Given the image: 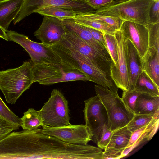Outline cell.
Segmentation results:
<instances>
[{
	"mask_svg": "<svg viewBox=\"0 0 159 159\" xmlns=\"http://www.w3.org/2000/svg\"><path fill=\"white\" fill-rule=\"evenodd\" d=\"M50 47L61 58V65L80 70L98 85L108 88L112 86L110 76L79 52L59 42Z\"/></svg>",
	"mask_w": 159,
	"mask_h": 159,
	"instance_id": "obj_1",
	"label": "cell"
},
{
	"mask_svg": "<svg viewBox=\"0 0 159 159\" xmlns=\"http://www.w3.org/2000/svg\"><path fill=\"white\" fill-rule=\"evenodd\" d=\"M154 0H113L93 12L147 26L149 24V11Z\"/></svg>",
	"mask_w": 159,
	"mask_h": 159,
	"instance_id": "obj_2",
	"label": "cell"
},
{
	"mask_svg": "<svg viewBox=\"0 0 159 159\" xmlns=\"http://www.w3.org/2000/svg\"><path fill=\"white\" fill-rule=\"evenodd\" d=\"M32 65L24 61L20 66L0 71V90L7 102L14 104L33 82Z\"/></svg>",
	"mask_w": 159,
	"mask_h": 159,
	"instance_id": "obj_3",
	"label": "cell"
},
{
	"mask_svg": "<svg viewBox=\"0 0 159 159\" xmlns=\"http://www.w3.org/2000/svg\"><path fill=\"white\" fill-rule=\"evenodd\" d=\"M94 89L106 109L111 130L126 126L134 114L125 106L122 98L108 88L99 85H95Z\"/></svg>",
	"mask_w": 159,
	"mask_h": 159,
	"instance_id": "obj_4",
	"label": "cell"
},
{
	"mask_svg": "<svg viewBox=\"0 0 159 159\" xmlns=\"http://www.w3.org/2000/svg\"><path fill=\"white\" fill-rule=\"evenodd\" d=\"M32 65L33 82L48 85L62 82L91 80L80 70L61 65L55 66Z\"/></svg>",
	"mask_w": 159,
	"mask_h": 159,
	"instance_id": "obj_5",
	"label": "cell"
},
{
	"mask_svg": "<svg viewBox=\"0 0 159 159\" xmlns=\"http://www.w3.org/2000/svg\"><path fill=\"white\" fill-rule=\"evenodd\" d=\"M6 33L9 41L18 43L27 51L33 65H61V58L50 47L32 41L28 36L15 31L7 30Z\"/></svg>",
	"mask_w": 159,
	"mask_h": 159,
	"instance_id": "obj_6",
	"label": "cell"
},
{
	"mask_svg": "<svg viewBox=\"0 0 159 159\" xmlns=\"http://www.w3.org/2000/svg\"><path fill=\"white\" fill-rule=\"evenodd\" d=\"M39 111L44 125L58 127L71 125L68 102L57 89L52 90L48 100Z\"/></svg>",
	"mask_w": 159,
	"mask_h": 159,
	"instance_id": "obj_7",
	"label": "cell"
},
{
	"mask_svg": "<svg viewBox=\"0 0 159 159\" xmlns=\"http://www.w3.org/2000/svg\"><path fill=\"white\" fill-rule=\"evenodd\" d=\"M59 42L80 52L110 76L111 60L109 55L93 48L75 33L66 28L65 33Z\"/></svg>",
	"mask_w": 159,
	"mask_h": 159,
	"instance_id": "obj_8",
	"label": "cell"
},
{
	"mask_svg": "<svg viewBox=\"0 0 159 159\" xmlns=\"http://www.w3.org/2000/svg\"><path fill=\"white\" fill-rule=\"evenodd\" d=\"M84 102L85 125L92 134V140L97 144L104 131L110 129L107 114L97 96L92 97Z\"/></svg>",
	"mask_w": 159,
	"mask_h": 159,
	"instance_id": "obj_9",
	"label": "cell"
},
{
	"mask_svg": "<svg viewBox=\"0 0 159 159\" xmlns=\"http://www.w3.org/2000/svg\"><path fill=\"white\" fill-rule=\"evenodd\" d=\"M23 0L21 9L13 20L14 25L31 14L49 6H58L71 9L76 14L92 12L95 10L84 0Z\"/></svg>",
	"mask_w": 159,
	"mask_h": 159,
	"instance_id": "obj_10",
	"label": "cell"
},
{
	"mask_svg": "<svg viewBox=\"0 0 159 159\" xmlns=\"http://www.w3.org/2000/svg\"><path fill=\"white\" fill-rule=\"evenodd\" d=\"M40 131L54 136L65 142L86 145L92 140V134L85 125H72L53 127L43 125Z\"/></svg>",
	"mask_w": 159,
	"mask_h": 159,
	"instance_id": "obj_11",
	"label": "cell"
},
{
	"mask_svg": "<svg viewBox=\"0 0 159 159\" xmlns=\"http://www.w3.org/2000/svg\"><path fill=\"white\" fill-rule=\"evenodd\" d=\"M117 45L118 60L116 65L111 64L110 76L115 84L123 91L130 89L127 64L126 39L119 30L115 32Z\"/></svg>",
	"mask_w": 159,
	"mask_h": 159,
	"instance_id": "obj_12",
	"label": "cell"
},
{
	"mask_svg": "<svg viewBox=\"0 0 159 159\" xmlns=\"http://www.w3.org/2000/svg\"><path fill=\"white\" fill-rule=\"evenodd\" d=\"M65 32L61 19L44 16L42 24L34 34L44 45L51 47L60 40Z\"/></svg>",
	"mask_w": 159,
	"mask_h": 159,
	"instance_id": "obj_13",
	"label": "cell"
},
{
	"mask_svg": "<svg viewBox=\"0 0 159 159\" xmlns=\"http://www.w3.org/2000/svg\"><path fill=\"white\" fill-rule=\"evenodd\" d=\"M120 30L124 37L129 39L143 57L148 48V31L146 25L138 23L123 21Z\"/></svg>",
	"mask_w": 159,
	"mask_h": 159,
	"instance_id": "obj_14",
	"label": "cell"
},
{
	"mask_svg": "<svg viewBox=\"0 0 159 159\" xmlns=\"http://www.w3.org/2000/svg\"><path fill=\"white\" fill-rule=\"evenodd\" d=\"M131 133L126 126L113 131L110 141L103 152L104 159L123 157V153L129 143Z\"/></svg>",
	"mask_w": 159,
	"mask_h": 159,
	"instance_id": "obj_15",
	"label": "cell"
},
{
	"mask_svg": "<svg viewBox=\"0 0 159 159\" xmlns=\"http://www.w3.org/2000/svg\"><path fill=\"white\" fill-rule=\"evenodd\" d=\"M127 64L130 89H134L136 80L144 71L142 58L131 41L126 39Z\"/></svg>",
	"mask_w": 159,
	"mask_h": 159,
	"instance_id": "obj_16",
	"label": "cell"
},
{
	"mask_svg": "<svg viewBox=\"0 0 159 159\" xmlns=\"http://www.w3.org/2000/svg\"><path fill=\"white\" fill-rule=\"evenodd\" d=\"M61 20L67 29L75 33L93 48L105 54L109 55L107 50L93 38L90 32L84 26L77 22L73 18Z\"/></svg>",
	"mask_w": 159,
	"mask_h": 159,
	"instance_id": "obj_17",
	"label": "cell"
},
{
	"mask_svg": "<svg viewBox=\"0 0 159 159\" xmlns=\"http://www.w3.org/2000/svg\"><path fill=\"white\" fill-rule=\"evenodd\" d=\"M23 0H0V26L6 32L23 4Z\"/></svg>",
	"mask_w": 159,
	"mask_h": 159,
	"instance_id": "obj_18",
	"label": "cell"
},
{
	"mask_svg": "<svg viewBox=\"0 0 159 159\" xmlns=\"http://www.w3.org/2000/svg\"><path fill=\"white\" fill-rule=\"evenodd\" d=\"M141 58L144 71L159 87V50L149 48Z\"/></svg>",
	"mask_w": 159,
	"mask_h": 159,
	"instance_id": "obj_19",
	"label": "cell"
},
{
	"mask_svg": "<svg viewBox=\"0 0 159 159\" xmlns=\"http://www.w3.org/2000/svg\"><path fill=\"white\" fill-rule=\"evenodd\" d=\"M134 114H159V96L141 93L136 101Z\"/></svg>",
	"mask_w": 159,
	"mask_h": 159,
	"instance_id": "obj_20",
	"label": "cell"
},
{
	"mask_svg": "<svg viewBox=\"0 0 159 159\" xmlns=\"http://www.w3.org/2000/svg\"><path fill=\"white\" fill-rule=\"evenodd\" d=\"M134 89L140 93L159 96V87L144 71L138 78Z\"/></svg>",
	"mask_w": 159,
	"mask_h": 159,
	"instance_id": "obj_21",
	"label": "cell"
},
{
	"mask_svg": "<svg viewBox=\"0 0 159 159\" xmlns=\"http://www.w3.org/2000/svg\"><path fill=\"white\" fill-rule=\"evenodd\" d=\"M158 118L153 120L148 125L132 132L129 143L123 153V157L127 155L144 139L145 138L146 136L153 128Z\"/></svg>",
	"mask_w": 159,
	"mask_h": 159,
	"instance_id": "obj_22",
	"label": "cell"
},
{
	"mask_svg": "<svg viewBox=\"0 0 159 159\" xmlns=\"http://www.w3.org/2000/svg\"><path fill=\"white\" fill-rule=\"evenodd\" d=\"M23 114L21 118V127L23 130H33L43 125L39 111L29 108Z\"/></svg>",
	"mask_w": 159,
	"mask_h": 159,
	"instance_id": "obj_23",
	"label": "cell"
},
{
	"mask_svg": "<svg viewBox=\"0 0 159 159\" xmlns=\"http://www.w3.org/2000/svg\"><path fill=\"white\" fill-rule=\"evenodd\" d=\"M73 18L77 22L83 25L100 30L104 34L114 35L117 30L109 25L85 18L79 13L76 14Z\"/></svg>",
	"mask_w": 159,
	"mask_h": 159,
	"instance_id": "obj_24",
	"label": "cell"
},
{
	"mask_svg": "<svg viewBox=\"0 0 159 159\" xmlns=\"http://www.w3.org/2000/svg\"><path fill=\"white\" fill-rule=\"evenodd\" d=\"M35 13L44 16H49L61 19L73 18L76 14L72 9L56 6L46 7L36 11Z\"/></svg>",
	"mask_w": 159,
	"mask_h": 159,
	"instance_id": "obj_25",
	"label": "cell"
},
{
	"mask_svg": "<svg viewBox=\"0 0 159 159\" xmlns=\"http://www.w3.org/2000/svg\"><path fill=\"white\" fill-rule=\"evenodd\" d=\"M79 14L85 18L109 25L117 30H120L123 21L118 18L97 14L93 11Z\"/></svg>",
	"mask_w": 159,
	"mask_h": 159,
	"instance_id": "obj_26",
	"label": "cell"
},
{
	"mask_svg": "<svg viewBox=\"0 0 159 159\" xmlns=\"http://www.w3.org/2000/svg\"><path fill=\"white\" fill-rule=\"evenodd\" d=\"M159 118V114H134L132 119L126 126L130 132L148 125L153 120Z\"/></svg>",
	"mask_w": 159,
	"mask_h": 159,
	"instance_id": "obj_27",
	"label": "cell"
},
{
	"mask_svg": "<svg viewBox=\"0 0 159 159\" xmlns=\"http://www.w3.org/2000/svg\"><path fill=\"white\" fill-rule=\"evenodd\" d=\"M107 51L111 60V64L116 65L118 60L117 45L114 35L104 34Z\"/></svg>",
	"mask_w": 159,
	"mask_h": 159,
	"instance_id": "obj_28",
	"label": "cell"
},
{
	"mask_svg": "<svg viewBox=\"0 0 159 159\" xmlns=\"http://www.w3.org/2000/svg\"><path fill=\"white\" fill-rule=\"evenodd\" d=\"M0 116L14 124L21 126V120L6 105L0 97Z\"/></svg>",
	"mask_w": 159,
	"mask_h": 159,
	"instance_id": "obj_29",
	"label": "cell"
},
{
	"mask_svg": "<svg viewBox=\"0 0 159 159\" xmlns=\"http://www.w3.org/2000/svg\"><path fill=\"white\" fill-rule=\"evenodd\" d=\"M140 94L134 89L123 91L122 99L125 106L134 114L137 99Z\"/></svg>",
	"mask_w": 159,
	"mask_h": 159,
	"instance_id": "obj_30",
	"label": "cell"
},
{
	"mask_svg": "<svg viewBox=\"0 0 159 159\" xmlns=\"http://www.w3.org/2000/svg\"><path fill=\"white\" fill-rule=\"evenodd\" d=\"M148 31L149 48L154 47L159 50V23L147 25Z\"/></svg>",
	"mask_w": 159,
	"mask_h": 159,
	"instance_id": "obj_31",
	"label": "cell"
},
{
	"mask_svg": "<svg viewBox=\"0 0 159 159\" xmlns=\"http://www.w3.org/2000/svg\"><path fill=\"white\" fill-rule=\"evenodd\" d=\"M19 127L0 116V139L11 132L17 130Z\"/></svg>",
	"mask_w": 159,
	"mask_h": 159,
	"instance_id": "obj_32",
	"label": "cell"
},
{
	"mask_svg": "<svg viewBox=\"0 0 159 159\" xmlns=\"http://www.w3.org/2000/svg\"><path fill=\"white\" fill-rule=\"evenodd\" d=\"M149 24H154L159 23V0H155L149 10Z\"/></svg>",
	"mask_w": 159,
	"mask_h": 159,
	"instance_id": "obj_33",
	"label": "cell"
},
{
	"mask_svg": "<svg viewBox=\"0 0 159 159\" xmlns=\"http://www.w3.org/2000/svg\"><path fill=\"white\" fill-rule=\"evenodd\" d=\"M113 131L110 128L106 129L103 132L97 146L102 150H104L108 144L111 139Z\"/></svg>",
	"mask_w": 159,
	"mask_h": 159,
	"instance_id": "obj_34",
	"label": "cell"
},
{
	"mask_svg": "<svg viewBox=\"0 0 159 159\" xmlns=\"http://www.w3.org/2000/svg\"><path fill=\"white\" fill-rule=\"evenodd\" d=\"M85 27L90 32L93 38L107 50L104 33L100 30L90 27Z\"/></svg>",
	"mask_w": 159,
	"mask_h": 159,
	"instance_id": "obj_35",
	"label": "cell"
},
{
	"mask_svg": "<svg viewBox=\"0 0 159 159\" xmlns=\"http://www.w3.org/2000/svg\"><path fill=\"white\" fill-rule=\"evenodd\" d=\"M92 7L97 10L112 2L113 0H84Z\"/></svg>",
	"mask_w": 159,
	"mask_h": 159,
	"instance_id": "obj_36",
	"label": "cell"
},
{
	"mask_svg": "<svg viewBox=\"0 0 159 159\" xmlns=\"http://www.w3.org/2000/svg\"><path fill=\"white\" fill-rule=\"evenodd\" d=\"M159 118L157 119L154 126L146 136L145 138L148 140H151L157 130L159 126Z\"/></svg>",
	"mask_w": 159,
	"mask_h": 159,
	"instance_id": "obj_37",
	"label": "cell"
},
{
	"mask_svg": "<svg viewBox=\"0 0 159 159\" xmlns=\"http://www.w3.org/2000/svg\"><path fill=\"white\" fill-rule=\"evenodd\" d=\"M0 37L6 41H9L6 31L0 26Z\"/></svg>",
	"mask_w": 159,
	"mask_h": 159,
	"instance_id": "obj_38",
	"label": "cell"
},
{
	"mask_svg": "<svg viewBox=\"0 0 159 159\" xmlns=\"http://www.w3.org/2000/svg\"></svg>",
	"mask_w": 159,
	"mask_h": 159,
	"instance_id": "obj_39",
	"label": "cell"
}]
</instances>
